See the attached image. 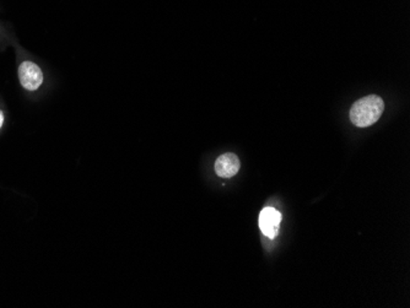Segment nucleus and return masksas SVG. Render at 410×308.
<instances>
[{"label": "nucleus", "mask_w": 410, "mask_h": 308, "mask_svg": "<svg viewBox=\"0 0 410 308\" xmlns=\"http://www.w3.org/2000/svg\"><path fill=\"white\" fill-rule=\"evenodd\" d=\"M384 102L379 96L370 95L357 100L350 110V121L354 126L366 128L377 122L382 116Z\"/></svg>", "instance_id": "1"}, {"label": "nucleus", "mask_w": 410, "mask_h": 308, "mask_svg": "<svg viewBox=\"0 0 410 308\" xmlns=\"http://www.w3.org/2000/svg\"><path fill=\"white\" fill-rule=\"evenodd\" d=\"M19 80L25 90L36 91L42 85V70L33 62H22L19 67Z\"/></svg>", "instance_id": "2"}, {"label": "nucleus", "mask_w": 410, "mask_h": 308, "mask_svg": "<svg viewBox=\"0 0 410 308\" xmlns=\"http://www.w3.org/2000/svg\"><path fill=\"white\" fill-rule=\"evenodd\" d=\"M282 215L274 207H264L259 214V228L263 234L269 239H274L279 231Z\"/></svg>", "instance_id": "3"}, {"label": "nucleus", "mask_w": 410, "mask_h": 308, "mask_svg": "<svg viewBox=\"0 0 410 308\" xmlns=\"http://www.w3.org/2000/svg\"><path fill=\"white\" fill-rule=\"evenodd\" d=\"M240 166V159L236 155L226 153L219 156L215 161V173L221 178H231L237 175Z\"/></svg>", "instance_id": "4"}, {"label": "nucleus", "mask_w": 410, "mask_h": 308, "mask_svg": "<svg viewBox=\"0 0 410 308\" xmlns=\"http://www.w3.org/2000/svg\"><path fill=\"white\" fill-rule=\"evenodd\" d=\"M3 123H4V114L0 111V128L3 127Z\"/></svg>", "instance_id": "5"}]
</instances>
